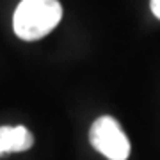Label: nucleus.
<instances>
[{
    "label": "nucleus",
    "mask_w": 160,
    "mask_h": 160,
    "mask_svg": "<svg viewBox=\"0 0 160 160\" xmlns=\"http://www.w3.org/2000/svg\"><path fill=\"white\" fill-rule=\"evenodd\" d=\"M62 18L59 0H22L12 16V29L23 41H36L50 34Z\"/></svg>",
    "instance_id": "nucleus-1"
},
{
    "label": "nucleus",
    "mask_w": 160,
    "mask_h": 160,
    "mask_svg": "<svg viewBox=\"0 0 160 160\" xmlns=\"http://www.w3.org/2000/svg\"><path fill=\"white\" fill-rule=\"evenodd\" d=\"M89 141L92 148L109 160H126L130 155V142L125 132L121 130L119 123L110 116H102L92 123Z\"/></svg>",
    "instance_id": "nucleus-2"
},
{
    "label": "nucleus",
    "mask_w": 160,
    "mask_h": 160,
    "mask_svg": "<svg viewBox=\"0 0 160 160\" xmlns=\"http://www.w3.org/2000/svg\"><path fill=\"white\" fill-rule=\"evenodd\" d=\"M34 144V137L25 126H0V151H25Z\"/></svg>",
    "instance_id": "nucleus-3"
},
{
    "label": "nucleus",
    "mask_w": 160,
    "mask_h": 160,
    "mask_svg": "<svg viewBox=\"0 0 160 160\" xmlns=\"http://www.w3.org/2000/svg\"><path fill=\"white\" fill-rule=\"evenodd\" d=\"M151 11L160 20V0H151Z\"/></svg>",
    "instance_id": "nucleus-4"
},
{
    "label": "nucleus",
    "mask_w": 160,
    "mask_h": 160,
    "mask_svg": "<svg viewBox=\"0 0 160 160\" xmlns=\"http://www.w3.org/2000/svg\"><path fill=\"white\" fill-rule=\"evenodd\" d=\"M0 157H2V151H0Z\"/></svg>",
    "instance_id": "nucleus-5"
}]
</instances>
